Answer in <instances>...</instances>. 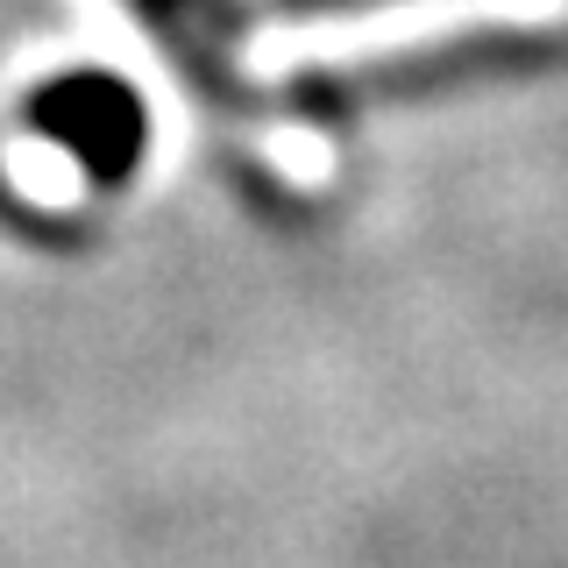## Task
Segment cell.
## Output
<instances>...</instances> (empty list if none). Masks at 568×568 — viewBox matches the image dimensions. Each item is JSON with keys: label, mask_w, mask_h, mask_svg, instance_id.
I'll return each mask as SVG.
<instances>
[{"label": "cell", "mask_w": 568, "mask_h": 568, "mask_svg": "<svg viewBox=\"0 0 568 568\" xmlns=\"http://www.w3.org/2000/svg\"><path fill=\"white\" fill-rule=\"evenodd\" d=\"M271 14H348V8H384V0H263Z\"/></svg>", "instance_id": "obj_4"}, {"label": "cell", "mask_w": 568, "mask_h": 568, "mask_svg": "<svg viewBox=\"0 0 568 568\" xmlns=\"http://www.w3.org/2000/svg\"><path fill=\"white\" fill-rule=\"evenodd\" d=\"M36 135L64 142L100 185H121L142 156V100L106 71H71V79H50L29 106Z\"/></svg>", "instance_id": "obj_2"}, {"label": "cell", "mask_w": 568, "mask_h": 568, "mask_svg": "<svg viewBox=\"0 0 568 568\" xmlns=\"http://www.w3.org/2000/svg\"><path fill=\"white\" fill-rule=\"evenodd\" d=\"M135 22L164 43V58L178 64V79L192 85L206 106H221V114H248L256 93H248L242 79V8L235 0H129Z\"/></svg>", "instance_id": "obj_3"}, {"label": "cell", "mask_w": 568, "mask_h": 568, "mask_svg": "<svg viewBox=\"0 0 568 568\" xmlns=\"http://www.w3.org/2000/svg\"><path fill=\"white\" fill-rule=\"evenodd\" d=\"M561 36L547 29H469V36H440L419 50H390L355 71H320L298 85V100L313 114H342L363 100H419V93H455V85H484V79H511V71H540L561 58Z\"/></svg>", "instance_id": "obj_1"}]
</instances>
